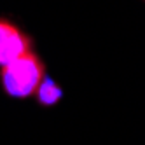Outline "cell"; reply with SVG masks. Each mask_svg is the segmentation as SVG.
Instances as JSON below:
<instances>
[{
	"mask_svg": "<svg viewBox=\"0 0 145 145\" xmlns=\"http://www.w3.org/2000/svg\"><path fill=\"white\" fill-rule=\"evenodd\" d=\"M42 77L44 67L33 53L18 58L2 68L4 89L14 98H28L35 95Z\"/></svg>",
	"mask_w": 145,
	"mask_h": 145,
	"instance_id": "1",
	"label": "cell"
},
{
	"mask_svg": "<svg viewBox=\"0 0 145 145\" xmlns=\"http://www.w3.org/2000/svg\"><path fill=\"white\" fill-rule=\"evenodd\" d=\"M28 53L30 39L12 23L0 19V65L5 67Z\"/></svg>",
	"mask_w": 145,
	"mask_h": 145,
	"instance_id": "2",
	"label": "cell"
},
{
	"mask_svg": "<svg viewBox=\"0 0 145 145\" xmlns=\"http://www.w3.org/2000/svg\"><path fill=\"white\" fill-rule=\"evenodd\" d=\"M37 96L42 105H54L61 98V89L51 79H46V80L42 79V82H40V86L37 89Z\"/></svg>",
	"mask_w": 145,
	"mask_h": 145,
	"instance_id": "3",
	"label": "cell"
}]
</instances>
